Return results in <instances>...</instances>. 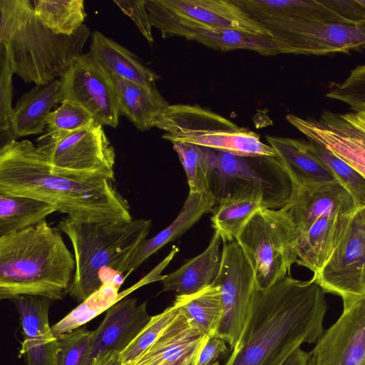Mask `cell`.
Instances as JSON below:
<instances>
[{
  "label": "cell",
  "instance_id": "6da1fadb",
  "mask_svg": "<svg viewBox=\"0 0 365 365\" xmlns=\"http://www.w3.org/2000/svg\"><path fill=\"white\" fill-rule=\"evenodd\" d=\"M326 292L312 277L290 274L257 290L240 338L224 365H312L301 346L324 332Z\"/></svg>",
  "mask_w": 365,
  "mask_h": 365
},
{
  "label": "cell",
  "instance_id": "7a4b0ae2",
  "mask_svg": "<svg viewBox=\"0 0 365 365\" xmlns=\"http://www.w3.org/2000/svg\"><path fill=\"white\" fill-rule=\"evenodd\" d=\"M114 181L78 179L55 171L29 140L0 148V192L35 198L77 222H130L128 200Z\"/></svg>",
  "mask_w": 365,
  "mask_h": 365
},
{
  "label": "cell",
  "instance_id": "3957f363",
  "mask_svg": "<svg viewBox=\"0 0 365 365\" xmlns=\"http://www.w3.org/2000/svg\"><path fill=\"white\" fill-rule=\"evenodd\" d=\"M75 259L46 220L0 237V299L36 295L61 300L68 292Z\"/></svg>",
  "mask_w": 365,
  "mask_h": 365
},
{
  "label": "cell",
  "instance_id": "277c9868",
  "mask_svg": "<svg viewBox=\"0 0 365 365\" xmlns=\"http://www.w3.org/2000/svg\"><path fill=\"white\" fill-rule=\"evenodd\" d=\"M90 35L85 24L73 36L55 34L37 19L32 1L0 0V46L12 72L26 83L61 78Z\"/></svg>",
  "mask_w": 365,
  "mask_h": 365
},
{
  "label": "cell",
  "instance_id": "5b68a950",
  "mask_svg": "<svg viewBox=\"0 0 365 365\" xmlns=\"http://www.w3.org/2000/svg\"><path fill=\"white\" fill-rule=\"evenodd\" d=\"M151 220L130 222H77L64 217L56 228L70 240L75 272L68 294L79 302L102 284L99 274L106 267L115 270L149 234Z\"/></svg>",
  "mask_w": 365,
  "mask_h": 365
},
{
  "label": "cell",
  "instance_id": "8992f818",
  "mask_svg": "<svg viewBox=\"0 0 365 365\" xmlns=\"http://www.w3.org/2000/svg\"><path fill=\"white\" fill-rule=\"evenodd\" d=\"M205 148L209 192L217 204L235 196L258 192L265 208L280 209L289 201L293 185L280 158L240 156Z\"/></svg>",
  "mask_w": 365,
  "mask_h": 365
},
{
  "label": "cell",
  "instance_id": "52a82bcc",
  "mask_svg": "<svg viewBox=\"0 0 365 365\" xmlns=\"http://www.w3.org/2000/svg\"><path fill=\"white\" fill-rule=\"evenodd\" d=\"M155 127L172 143H189L240 156H276L258 134L198 105H169Z\"/></svg>",
  "mask_w": 365,
  "mask_h": 365
},
{
  "label": "cell",
  "instance_id": "ba28073f",
  "mask_svg": "<svg viewBox=\"0 0 365 365\" xmlns=\"http://www.w3.org/2000/svg\"><path fill=\"white\" fill-rule=\"evenodd\" d=\"M298 238L296 225L284 207L262 208L251 217L236 240L252 266L258 290L289 274L298 259Z\"/></svg>",
  "mask_w": 365,
  "mask_h": 365
},
{
  "label": "cell",
  "instance_id": "9c48e42d",
  "mask_svg": "<svg viewBox=\"0 0 365 365\" xmlns=\"http://www.w3.org/2000/svg\"><path fill=\"white\" fill-rule=\"evenodd\" d=\"M103 125L96 123L64 135L45 133L36 148L53 169L78 179L106 178L115 182V149Z\"/></svg>",
  "mask_w": 365,
  "mask_h": 365
},
{
  "label": "cell",
  "instance_id": "30bf717a",
  "mask_svg": "<svg viewBox=\"0 0 365 365\" xmlns=\"http://www.w3.org/2000/svg\"><path fill=\"white\" fill-rule=\"evenodd\" d=\"M270 34L279 54L324 56L365 51V24H348L297 19L257 21Z\"/></svg>",
  "mask_w": 365,
  "mask_h": 365
},
{
  "label": "cell",
  "instance_id": "8fae6325",
  "mask_svg": "<svg viewBox=\"0 0 365 365\" xmlns=\"http://www.w3.org/2000/svg\"><path fill=\"white\" fill-rule=\"evenodd\" d=\"M220 287L222 318L216 336L231 350L239 341L258 290L252 266L237 240L225 242L219 272L213 281Z\"/></svg>",
  "mask_w": 365,
  "mask_h": 365
},
{
  "label": "cell",
  "instance_id": "7c38bea8",
  "mask_svg": "<svg viewBox=\"0 0 365 365\" xmlns=\"http://www.w3.org/2000/svg\"><path fill=\"white\" fill-rule=\"evenodd\" d=\"M286 119L309 142L329 150L365 178V110H325L314 118L290 113Z\"/></svg>",
  "mask_w": 365,
  "mask_h": 365
},
{
  "label": "cell",
  "instance_id": "4fadbf2b",
  "mask_svg": "<svg viewBox=\"0 0 365 365\" xmlns=\"http://www.w3.org/2000/svg\"><path fill=\"white\" fill-rule=\"evenodd\" d=\"M344 307L365 297V206L353 215L348 231L323 268L312 277Z\"/></svg>",
  "mask_w": 365,
  "mask_h": 365
},
{
  "label": "cell",
  "instance_id": "5bb4252c",
  "mask_svg": "<svg viewBox=\"0 0 365 365\" xmlns=\"http://www.w3.org/2000/svg\"><path fill=\"white\" fill-rule=\"evenodd\" d=\"M60 79L62 101H74L102 125L117 127L120 112L113 79L89 53L74 59Z\"/></svg>",
  "mask_w": 365,
  "mask_h": 365
},
{
  "label": "cell",
  "instance_id": "9a60e30c",
  "mask_svg": "<svg viewBox=\"0 0 365 365\" xmlns=\"http://www.w3.org/2000/svg\"><path fill=\"white\" fill-rule=\"evenodd\" d=\"M145 5L152 26L160 31L163 38L182 37L221 51L247 49L263 56L279 54L269 36H253L232 29L199 24L168 12L155 0H145Z\"/></svg>",
  "mask_w": 365,
  "mask_h": 365
},
{
  "label": "cell",
  "instance_id": "2e32d148",
  "mask_svg": "<svg viewBox=\"0 0 365 365\" xmlns=\"http://www.w3.org/2000/svg\"><path fill=\"white\" fill-rule=\"evenodd\" d=\"M310 353L312 365H365V297L344 307Z\"/></svg>",
  "mask_w": 365,
  "mask_h": 365
},
{
  "label": "cell",
  "instance_id": "e0dca14e",
  "mask_svg": "<svg viewBox=\"0 0 365 365\" xmlns=\"http://www.w3.org/2000/svg\"><path fill=\"white\" fill-rule=\"evenodd\" d=\"M19 314L23 341L19 356L26 365H57L59 344L48 322L51 300L36 295H20L11 300Z\"/></svg>",
  "mask_w": 365,
  "mask_h": 365
},
{
  "label": "cell",
  "instance_id": "ac0fdd59",
  "mask_svg": "<svg viewBox=\"0 0 365 365\" xmlns=\"http://www.w3.org/2000/svg\"><path fill=\"white\" fill-rule=\"evenodd\" d=\"M147 303L124 298L110 307L98 327L93 331L83 365H89L98 355L122 352L150 320Z\"/></svg>",
  "mask_w": 365,
  "mask_h": 365
},
{
  "label": "cell",
  "instance_id": "d6986e66",
  "mask_svg": "<svg viewBox=\"0 0 365 365\" xmlns=\"http://www.w3.org/2000/svg\"><path fill=\"white\" fill-rule=\"evenodd\" d=\"M168 12L199 24L232 29L250 35L270 36L269 32L235 0H155Z\"/></svg>",
  "mask_w": 365,
  "mask_h": 365
},
{
  "label": "cell",
  "instance_id": "ffe728a7",
  "mask_svg": "<svg viewBox=\"0 0 365 365\" xmlns=\"http://www.w3.org/2000/svg\"><path fill=\"white\" fill-rule=\"evenodd\" d=\"M208 339L179 312L149 347L123 365H196Z\"/></svg>",
  "mask_w": 365,
  "mask_h": 365
},
{
  "label": "cell",
  "instance_id": "44dd1931",
  "mask_svg": "<svg viewBox=\"0 0 365 365\" xmlns=\"http://www.w3.org/2000/svg\"><path fill=\"white\" fill-rule=\"evenodd\" d=\"M284 208L300 235L307 232L322 216L339 212L354 213L359 207L351 193L336 182L293 190Z\"/></svg>",
  "mask_w": 365,
  "mask_h": 365
},
{
  "label": "cell",
  "instance_id": "7402d4cb",
  "mask_svg": "<svg viewBox=\"0 0 365 365\" xmlns=\"http://www.w3.org/2000/svg\"><path fill=\"white\" fill-rule=\"evenodd\" d=\"M217 205L210 192L190 193L177 217L156 235L144 240L118 266L117 271L130 274L143 262L168 243L182 236Z\"/></svg>",
  "mask_w": 365,
  "mask_h": 365
},
{
  "label": "cell",
  "instance_id": "603a6c76",
  "mask_svg": "<svg viewBox=\"0 0 365 365\" xmlns=\"http://www.w3.org/2000/svg\"><path fill=\"white\" fill-rule=\"evenodd\" d=\"M354 213L339 212L322 216L299 235L297 263L314 274L318 273L346 235Z\"/></svg>",
  "mask_w": 365,
  "mask_h": 365
},
{
  "label": "cell",
  "instance_id": "cb8c5ba5",
  "mask_svg": "<svg viewBox=\"0 0 365 365\" xmlns=\"http://www.w3.org/2000/svg\"><path fill=\"white\" fill-rule=\"evenodd\" d=\"M266 140L288 171L293 190L338 182L328 167L312 153L309 142L269 135Z\"/></svg>",
  "mask_w": 365,
  "mask_h": 365
},
{
  "label": "cell",
  "instance_id": "d4e9b609",
  "mask_svg": "<svg viewBox=\"0 0 365 365\" xmlns=\"http://www.w3.org/2000/svg\"><path fill=\"white\" fill-rule=\"evenodd\" d=\"M110 76H118L149 89H155L160 77L131 51L98 31L91 34L89 52Z\"/></svg>",
  "mask_w": 365,
  "mask_h": 365
},
{
  "label": "cell",
  "instance_id": "484cf974",
  "mask_svg": "<svg viewBox=\"0 0 365 365\" xmlns=\"http://www.w3.org/2000/svg\"><path fill=\"white\" fill-rule=\"evenodd\" d=\"M61 81L36 85L24 93L13 108L10 135L12 140L43 133L51 108L62 101Z\"/></svg>",
  "mask_w": 365,
  "mask_h": 365
},
{
  "label": "cell",
  "instance_id": "4316f807",
  "mask_svg": "<svg viewBox=\"0 0 365 365\" xmlns=\"http://www.w3.org/2000/svg\"><path fill=\"white\" fill-rule=\"evenodd\" d=\"M221 238L216 232L208 247L199 255L190 259L173 272L164 275L163 292L174 291L178 295L195 293L210 284L220 269Z\"/></svg>",
  "mask_w": 365,
  "mask_h": 365
},
{
  "label": "cell",
  "instance_id": "83f0119b",
  "mask_svg": "<svg viewBox=\"0 0 365 365\" xmlns=\"http://www.w3.org/2000/svg\"><path fill=\"white\" fill-rule=\"evenodd\" d=\"M237 3L257 21L275 19H297L348 24L327 0H238Z\"/></svg>",
  "mask_w": 365,
  "mask_h": 365
},
{
  "label": "cell",
  "instance_id": "f1b7e54d",
  "mask_svg": "<svg viewBox=\"0 0 365 365\" xmlns=\"http://www.w3.org/2000/svg\"><path fill=\"white\" fill-rule=\"evenodd\" d=\"M118 96L120 115L141 132L155 127L160 115L170 105L158 88L149 89L118 76H111Z\"/></svg>",
  "mask_w": 365,
  "mask_h": 365
},
{
  "label": "cell",
  "instance_id": "f546056e",
  "mask_svg": "<svg viewBox=\"0 0 365 365\" xmlns=\"http://www.w3.org/2000/svg\"><path fill=\"white\" fill-rule=\"evenodd\" d=\"M159 280L158 273L153 269L136 284L121 292L119 291L120 287L115 285L103 284L97 291L80 302L79 305L62 319L51 326L53 334L55 337L59 338L81 328L82 325L107 311L134 290L145 284Z\"/></svg>",
  "mask_w": 365,
  "mask_h": 365
},
{
  "label": "cell",
  "instance_id": "4dcf8cb0",
  "mask_svg": "<svg viewBox=\"0 0 365 365\" xmlns=\"http://www.w3.org/2000/svg\"><path fill=\"white\" fill-rule=\"evenodd\" d=\"M173 305L201 333L209 337L217 336L223 313L217 284L212 282L195 293L177 294Z\"/></svg>",
  "mask_w": 365,
  "mask_h": 365
},
{
  "label": "cell",
  "instance_id": "1f68e13d",
  "mask_svg": "<svg viewBox=\"0 0 365 365\" xmlns=\"http://www.w3.org/2000/svg\"><path fill=\"white\" fill-rule=\"evenodd\" d=\"M262 208H265L263 197L258 192L224 199L212 210V226L223 243L235 241L251 217Z\"/></svg>",
  "mask_w": 365,
  "mask_h": 365
},
{
  "label": "cell",
  "instance_id": "d6a6232c",
  "mask_svg": "<svg viewBox=\"0 0 365 365\" xmlns=\"http://www.w3.org/2000/svg\"><path fill=\"white\" fill-rule=\"evenodd\" d=\"M56 212L41 200L0 192V237L34 226Z\"/></svg>",
  "mask_w": 365,
  "mask_h": 365
},
{
  "label": "cell",
  "instance_id": "836d02e7",
  "mask_svg": "<svg viewBox=\"0 0 365 365\" xmlns=\"http://www.w3.org/2000/svg\"><path fill=\"white\" fill-rule=\"evenodd\" d=\"M37 19L55 34L74 35L86 17L83 0L32 1Z\"/></svg>",
  "mask_w": 365,
  "mask_h": 365
},
{
  "label": "cell",
  "instance_id": "e575fe53",
  "mask_svg": "<svg viewBox=\"0 0 365 365\" xmlns=\"http://www.w3.org/2000/svg\"><path fill=\"white\" fill-rule=\"evenodd\" d=\"M309 146L312 153L331 171L336 180L351 193L357 205L359 207L365 206V178L326 148L311 142Z\"/></svg>",
  "mask_w": 365,
  "mask_h": 365
},
{
  "label": "cell",
  "instance_id": "d590c367",
  "mask_svg": "<svg viewBox=\"0 0 365 365\" xmlns=\"http://www.w3.org/2000/svg\"><path fill=\"white\" fill-rule=\"evenodd\" d=\"M185 172L190 193L209 192L208 165L205 148L189 143H173Z\"/></svg>",
  "mask_w": 365,
  "mask_h": 365
},
{
  "label": "cell",
  "instance_id": "8d00e7d4",
  "mask_svg": "<svg viewBox=\"0 0 365 365\" xmlns=\"http://www.w3.org/2000/svg\"><path fill=\"white\" fill-rule=\"evenodd\" d=\"M98 123L78 103L63 100L47 118L46 131L51 135H64Z\"/></svg>",
  "mask_w": 365,
  "mask_h": 365
},
{
  "label": "cell",
  "instance_id": "74e56055",
  "mask_svg": "<svg viewBox=\"0 0 365 365\" xmlns=\"http://www.w3.org/2000/svg\"><path fill=\"white\" fill-rule=\"evenodd\" d=\"M178 314L177 308L172 304L160 314L152 316L137 336L120 353L123 364L133 360L149 347Z\"/></svg>",
  "mask_w": 365,
  "mask_h": 365
},
{
  "label": "cell",
  "instance_id": "f35d334b",
  "mask_svg": "<svg viewBox=\"0 0 365 365\" xmlns=\"http://www.w3.org/2000/svg\"><path fill=\"white\" fill-rule=\"evenodd\" d=\"M93 334V331L81 327L57 338L59 344L57 365H83Z\"/></svg>",
  "mask_w": 365,
  "mask_h": 365
},
{
  "label": "cell",
  "instance_id": "ab89813d",
  "mask_svg": "<svg viewBox=\"0 0 365 365\" xmlns=\"http://www.w3.org/2000/svg\"><path fill=\"white\" fill-rule=\"evenodd\" d=\"M13 74L5 51L0 46V133L1 139L4 138V143L11 140L10 123L13 111L11 108Z\"/></svg>",
  "mask_w": 365,
  "mask_h": 365
},
{
  "label": "cell",
  "instance_id": "60d3db41",
  "mask_svg": "<svg viewBox=\"0 0 365 365\" xmlns=\"http://www.w3.org/2000/svg\"><path fill=\"white\" fill-rule=\"evenodd\" d=\"M113 2L123 14L130 17L146 40L152 43V24L149 14L145 8V0H114Z\"/></svg>",
  "mask_w": 365,
  "mask_h": 365
},
{
  "label": "cell",
  "instance_id": "b9f144b4",
  "mask_svg": "<svg viewBox=\"0 0 365 365\" xmlns=\"http://www.w3.org/2000/svg\"><path fill=\"white\" fill-rule=\"evenodd\" d=\"M230 352L231 349L224 339L209 337L199 354L196 365H220L219 360Z\"/></svg>",
  "mask_w": 365,
  "mask_h": 365
},
{
  "label": "cell",
  "instance_id": "7bdbcfd3",
  "mask_svg": "<svg viewBox=\"0 0 365 365\" xmlns=\"http://www.w3.org/2000/svg\"><path fill=\"white\" fill-rule=\"evenodd\" d=\"M349 24H365V0H327Z\"/></svg>",
  "mask_w": 365,
  "mask_h": 365
},
{
  "label": "cell",
  "instance_id": "ee69618b",
  "mask_svg": "<svg viewBox=\"0 0 365 365\" xmlns=\"http://www.w3.org/2000/svg\"><path fill=\"white\" fill-rule=\"evenodd\" d=\"M89 365H123L120 353L108 351L95 357Z\"/></svg>",
  "mask_w": 365,
  "mask_h": 365
}]
</instances>
